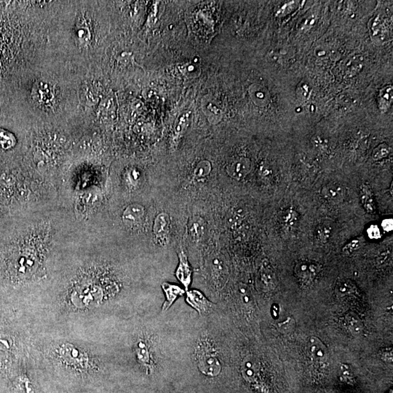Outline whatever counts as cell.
Segmentation results:
<instances>
[{
    "instance_id": "obj_1",
    "label": "cell",
    "mask_w": 393,
    "mask_h": 393,
    "mask_svg": "<svg viewBox=\"0 0 393 393\" xmlns=\"http://www.w3.org/2000/svg\"><path fill=\"white\" fill-rule=\"evenodd\" d=\"M197 365L202 374L216 376L220 373L221 364L215 347L208 339H201L196 347Z\"/></svg>"
},
{
    "instance_id": "obj_2",
    "label": "cell",
    "mask_w": 393,
    "mask_h": 393,
    "mask_svg": "<svg viewBox=\"0 0 393 393\" xmlns=\"http://www.w3.org/2000/svg\"><path fill=\"white\" fill-rule=\"evenodd\" d=\"M170 220L166 213H160L155 219L153 226V235L155 241L160 246H165L169 242Z\"/></svg>"
},
{
    "instance_id": "obj_3",
    "label": "cell",
    "mask_w": 393,
    "mask_h": 393,
    "mask_svg": "<svg viewBox=\"0 0 393 393\" xmlns=\"http://www.w3.org/2000/svg\"><path fill=\"white\" fill-rule=\"evenodd\" d=\"M146 215L145 207L140 204L133 203L128 205L123 214V223L127 227H138L141 225Z\"/></svg>"
},
{
    "instance_id": "obj_4",
    "label": "cell",
    "mask_w": 393,
    "mask_h": 393,
    "mask_svg": "<svg viewBox=\"0 0 393 393\" xmlns=\"http://www.w3.org/2000/svg\"><path fill=\"white\" fill-rule=\"evenodd\" d=\"M252 162L246 157H239L227 165V173L237 180H243L252 170Z\"/></svg>"
},
{
    "instance_id": "obj_5",
    "label": "cell",
    "mask_w": 393,
    "mask_h": 393,
    "mask_svg": "<svg viewBox=\"0 0 393 393\" xmlns=\"http://www.w3.org/2000/svg\"><path fill=\"white\" fill-rule=\"evenodd\" d=\"M307 350L309 355L314 361L322 364L329 360V350L318 338L313 337L309 339L307 343Z\"/></svg>"
},
{
    "instance_id": "obj_6",
    "label": "cell",
    "mask_w": 393,
    "mask_h": 393,
    "mask_svg": "<svg viewBox=\"0 0 393 393\" xmlns=\"http://www.w3.org/2000/svg\"><path fill=\"white\" fill-rule=\"evenodd\" d=\"M295 271L299 280L304 282H310L318 273L320 267L315 263L302 262L297 264Z\"/></svg>"
},
{
    "instance_id": "obj_7",
    "label": "cell",
    "mask_w": 393,
    "mask_h": 393,
    "mask_svg": "<svg viewBox=\"0 0 393 393\" xmlns=\"http://www.w3.org/2000/svg\"><path fill=\"white\" fill-rule=\"evenodd\" d=\"M321 195L327 201L338 203L344 200L345 190L340 184L329 183L323 187Z\"/></svg>"
},
{
    "instance_id": "obj_8",
    "label": "cell",
    "mask_w": 393,
    "mask_h": 393,
    "mask_svg": "<svg viewBox=\"0 0 393 393\" xmlns=\"http://www.w3.org/2000/svg\"><path fill=\"white\" fill-rule=\"evenodd\" d=\"M187 302L200 314L208 312L210 307V302L199 291L192 290L187 292Z\"/></svg>"
},
{
    "instance_id": "obj_9",
    "label": "cell",
    "mask_w": 393,
    "mask_h": 393,
    "mask_svg": "<svg viewBox=\"0 0 393 393\" xmlns=\"http://www.w3.org/2000/svg\"><path fill=\"white\" fill-rule=\"evenodd\" d=\"M180 264L178 268L175 272V275L180 282L183 284L186 289L189 287L192 281V270L189 264L187 256L183 252H181L180 255Z\"/></svg>"
},
{
    "instance_id": "obj_10",
    "label": "cell",
    "mask_w": 393,
    "mask_h": 393,
    "mask_svg": "<svg viewBox=\"0 0 393 393\" xmlns=\"http://www.w3.org/2000/svg\"><path fill=\"white\" fill-rule=\"evenodd\" d=\"M360 196L363 207L367 213L373 214L376 211V201L373 190L368 183H363L360 190Z\"/></svg>"
},
{
    "instance_id": "obj_11",
    "label": "cell",
    "mask_w": 393,
    "mask_h": 393,
    "mask_svg": "<svg viewBox=\"0 0 393 393\" xmlns=\"http://www.w3.org/2000/svg\"><path fill=\"white\" fill-rule=\"evenodd\" d=\"M162 287H163L167 298L166 302L163 306L164 309H168L178 296L183 295L184 293H185V291L181 289L178 285H172L168 282H164Z\"/></svg>"
},
{
    "instance_id": "obj_12",
    "label": "cell",
    "mask_w": 393,
    "mask_h": 393,
    "mask_svg": "<svg viewBox=\"0 0 393 393\" xmlns=\"http://www.w3.org/2000/svg\"><path fill=\"white\" fill-rule=\"evenodd\" d=\"M280 222L285 229L291 230L297 224L298 213L292 208H288L280 213Z\"/></svg>"
},
{
    "instance_id": "obj_13",
    "label": "cell",
    "mask_w": 393,
    "mask_h": 393,
    "mask_svg": "<svg viewBox=\"0 0 393 393\" xmlns=\"http://www.w3.org/2000/svg\"><path fill=\"white\" fill-rule=\"evenodd\" d=\"M191 113H185L178 119V121L175 124L174 137L175 138H180L185 133L187 127L190 123V118Z\"/></svg>"
},
{
    "instance_id": "obj_14",
    "label": "cell",
    "mask_w": 393,
    "mask_h": 393,
    "mask_svg": "<svg viewBox=\"0 0 393 393\" xmlns=\"http://www.w3.org/2000/svg\"><path fill=\"white\" fill-rule=\"evenodd\" d=\"M77 38L79 43L83 45L89 44L91 40V31L86 22H83L77 28Z\"/></svg>"
},
{
    "instance_id": "obj_15",
    "label": "cell",
    "mask_w": 393,
    "mask_h": 393,
    "mask_svg": "<svg viewBox=\"0 0 393 393\" xmlns=\"http://www.w3.org/2000/svg\"><path fill=\"white\" fill-rule=\"evenodd\" d=\"M211 171V165L207 160L200 162L194 169L193 175L195 178H202L210 174Z\"/></svg>"
},
{
    "instance_id": "obj_16",
    "label": "cell",
    "mask_w": 393,
    "mask_h": 393,
    "mask_svg": "<svg viewBox=\"0 0 393 393\" xmlns=\"http://www.w3.org/2000/svg\"><path fill=\"white\" fill-rule=\"evenodd\" d=\"M392 101V86H388L383 89L380 93V100H379V107L383 112H386L388 107L390 105Z\"/></svg>"
},
{
    "instance_id": "obj_17",
    "label": "cell",
    "mask_w": 393,
    "mask_h": 393,
    "mask_svg": "<svg viewBox=\"0 0 393 393\" xmlns=\"http://www.w3.org/2000/svg\"><path fill=\"white\" fill-rule=\"evenodd\" d=\"M16 139L14 135L6 130L0 129V147L5 150H9L15 146Z\"/></svg>"
},
{
    "instance_id": "obj_18",
    "label": "cell",
    "mask_w": 393,
    "mask_h": 393,
    "mask_svg": "<svg viewBox=\"0 0 393 393\" xmlns=\"http://www.w3.org/2000/svg\"><path fill=\"white\" fill-rule=\"evenodd\" d=\"M138 359L144 365L147 367H151V359L150 358V351L145 342H140L138 346Z\"/></svg>"
},
{
    "instance_id": "obj_19",
    "label": "cell",
    "mask_w": 393,
    "mask_h": 393,
    "mask_svg": "<svg viewBox=\"0 0 393 393\" xmlns=\"http://www.w3.org/2000/svg\"><path fill=\"white\" fill-rule=\"evenodd\" d=\"M346 320L351 332H354V334H359L362 330V324L357 316L352 313L348 314L346 316Z\"/></svg>"
},
{
    "instance_id": "obj_20",
    "label": "cell",
    "mask_w": 393,
    "mask_h": 393,
    "mask_svg": "<svg viewBox=\"0 0 393 393\" xmlns=\"http://www.w3.org/2000/svg\"><path fill=\"white\" fill-rule=\"evenodd\" d=\"M389 152H390L389 147L385 144H382V145H380L376 147L374 152H373V159L376 160V161L382 160V159L386 158L389 155Z\"/></svg>"
},
{
    "instance_id": "obj_21",
    "label": "cell",
    "mask_w": 393,
    "mask_h": 393,
    "mask_svg": "<svg viewBox=\"0 0 393 393\" xmlns=\"http://www.w3.org/2000/svg\"><path fill=\"white\" fill-rule=\"evenodd\" d=\"M332 234V229L326 225L319 226L317 230V238L322 243H326Z\"/></svg>"
},
{
    "instance_id": "obj_22",
    "label": "cell",
    "mask_w": 393,
    "mask_h": 393,
    "mask_svg": "<svg viewBox=\"0 0 393 393\" xmlns=\"http://www.w3.org/2000/svg\"><path fill=\"white\" fill-rule=\"evenodd\" d=\"M257 371V366L254 364L253 361H247L244 366L243 374L246 379L254 378Z\"/></svg>"
},
{
    "instance_id": "obj_23",
    "label": "cell",
    "mask_w": 393,
    "mask_h": 393,
    "mask_svg": "<svg viewBox=\"0 0 393 393\" xmlns=\"http://www.w3.org/2000/svg\"><path fill=\"white\" fill-rule=\"evenodd\" d=\"M368 235L373 240H376V239L380 238L382 236L381 233L380 229L376 225H372L369 227L367 231Z\"/></svg>"
},
{
    "instance_id": "obj_24",
    "label": "cell",
    "mask_w": 393,
    "mask_h": 393,
    "mask_svg": "<svg viewBox=\"0 0 393 393\" xmlns=\"http://www.w3.org/2000/svg\"><path fill=\"white\" fill-rule=\"evenodd\" d=\"M360 246V241L359 240H357V239H354V240H352V241L349 242L347 245H345V247L343 248V252H344V253L346 254H351L352 253V252H354V251L357 250L358 248H359Z\"/></svg>"
},
{
    "instance_id": "obj_25",
    "label": "cell",
    "mask_w": 393,
    "mask_h": 393,
    "mask_svg": "<svg viewBox=\"0 0 393 393\" xmlns=\"http://www.w3.org/2000/svg\"><path fill=\"white\" fill-rule=\"evenodd\" d=\"M382 227L383 230L389 232L392 230L393 222L392 219H384L382 222Z\"/></svg>"
},
{
    "instance_id": "obj_26",
    "label": "cell",
    "mask_w": 393,
    "mask_h": 393,
    "mask_svg": "<svg viewBox=\"0 0 393 393\" xmlns=\"http://www.w3.org/2000/svg\"><path fill=\"white\" fill-rule=\"evenodd\" d=\"M262 167V168H261V175H262V176L264 178L267 180V178H269V177L270 176L271 170L268 168H265L264 166Z\"/></svg>"
}]
</instances>
